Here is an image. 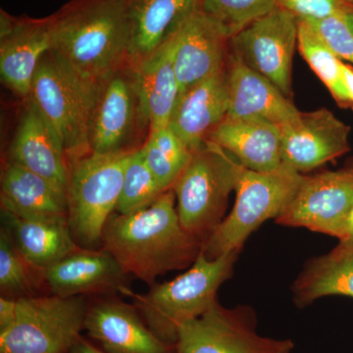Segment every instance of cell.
I'll return each mask as SVG.
<instances>
[{"label": "cell", "mask_w": 353, "mask_h": 353, "mask_svg": "<svg viewBox=\"0 0 353 353\" xmlns=\"http://www.w3.org/2000/svg\"><path fill=\"white\" fill-rule=\"evenodd\" d=\"M303 174L283 164L276 170L256 172L243 167L236 185L231 212L202 243L209 259L241 252L245 241L266 221L276 220L296 196Z\"/></svg>", "instance_id": "5"}, {"label": "cell", "mask_w": 353, "mask_h": 353, "mask_svg": "<svg viewBox=\"0 0 353 353\" xmlns=\"http://www.w3.org/2000/svg\"><path fill=\"white\" fill-rule=\"evenodd\" d=\"M175 36L174 64L180 94L226 66L231 37L199 9L183 21Z\"/></svg>", "instance_id": "15"}, {"label": "cell", "mask_w": 353, "mask_h": 353, "mask_svg": "<svg viewBox=\"0 0 353 353\" xmlns=\"http://www.w3.org/2000/svg\"><path fill=\"white\" fill-rule=\"evenodd\" d=\"M94 81L53 50L41 57L32 79L30 101L57 134L68 162L90 153L88 122Z\"/></svg>", "instance_id": "6"}, {"label": "cell", "mask_w": 353, "mask_h": 353, "mask_svg": "<svg viewBox=\"0 0 353 353\" xmlns=\"http://www.w3.org/2000/svg\"><path fill=\"white\" fill-rule=\"evenodd\" d=\"M52 48L51 16L32 18L0 10L1 81L18 97H29L41 57Z\"/></svg>", "instance_id": "13"}, {"label": "cell", "mask_w": 353, "mask_h": 353, "mask_svg": "<svg viewBox=\"0 0 353 353\" xmlns=\"http://www.w3.org/2000/svg\"><path fill=\"white\" fill-rule=\"evenodd\" d=\"M132 152H90L69 161L68 226L76 243L85 250L102 243L104 227L115 212Z\"/></svg>", "instance_id": "8"}, {"label": "cell", "mask_w": 353, "mask_h": 353, "mask_svg": "<svg viewBox=\"0 0 353 353\" xmlns=\"http://www.w3.org/2000/svg\"><path fill=\"white\" fill-rule=\"evenodd\" d=\"M3 215L20 252L39 272L81 248L67 222L22 219L6 212Z\"/></svg>", "instance_id": "26"}, {"label": "cell", "mask_w": 353, "mask_h": 353, "mask_svg": "<svg viewBox=\"0 0 353 353\" xmlns=\"http://www.w3.org/2000/svg\"><path fill=\"white\" fill-rule=\"evenodd\" d=\"M141 150L146 165L165 190L174 187L192 155L169 126L150 132Z\"/></svg>", "instance_id": "28"}, {"label": "cell", "mask_w": 353, "mask_h": 353, "mask_svg": "<svg viewBox=\"0 0 353 353\" xmlns=\"http://www.w3.org/2000/svg\"><path fill=\"white\" fill-rule=\"evenodd\" d=\"M309 23L341 59L353 63V31L345 13Z\"/></svg>", "instance_id": "32"}, {"label": "cell", "mask_w": 353, "mask_h": 353, "mask_svg": "<svg viewBox=\"0 0 353 353\" xmlns=\"http://www.w3.org/2000/svg\"><path fill=\"white\" fill-rule=\"evenodd\" d=\"M281 130L282 163L303 175L350 150V127L326 108L301 112L296 122Z\"/></svg>", "instance_id": "14"}, {"label": "cell", "mask_w": 353, "mask_h": 353, "mask_svg": "<svg viewBox=\"0 0 353 353\" xmlns=\"http://www.w3.org/2000/svg\"><path fill=\"white\" fill-rule=\"evenodd\" d=\"M102 245L127 275L150 285L168 272L189 269L202 250V241L183 229L173 188L137 212H114Z\"/></svg>", "instance_id": "1"}, {"label": "cell", "mask_w": 353, "mask_h": 353, "mask_svg": "<svg viewBox=\"0 0 353 353\" xmlns=\"http://www.w3.org/2000/svg\"><path fill=\"white\" fill-rule=\"evenodd\" d=\"M150 123L138 71L127 62L94 81L88 122L90 152L118 154L145 145Z\"/></svg>", "instance_id": "4"}, {"label": "cell", "mask_w": 353, "mask_h": 353, "mask_svg": "<svg viewBox=\"0 0 353 353\" xmlns=\"http://www.w3.org/2000/svg\"><path fill=\"white\" fill-rule=\"evenodd\" d=\"M297 38L299 21L276 7L232 37L230 50L292 99V58Z\"/></svg>", "instance_id": "11"}, {"label": "cell", "mask_w": 353, "mask_h": 353, "mask_svg": "<svg viewBox=\"0 0 353 353\" xmlns=\"http://www.w3.org/2000/svg\"><path fill=\"white\" fill-rule=\"evenodd\" d=\"M243 166L220 146L206 141L192 152L173 190L183 229L202 241L226 217L230 194Z\"/></svg>", "instance_id": "7"}, {"label": "cell", "mask_w": 353, "mask_h": 353, "mask_svg": "<svg viewBox=\"0 0 353 353\" xmlns=\"http://www.w3.org/2000/svg\"><path fill=\"white\" fill-rule=\"evenodd\" d=\"M17 313V299H0V332L8 329L15 321Z\"/></svg>", "instance_id": "34"}, {"label": "cell", "mask_w": 353, "mask_h": 353, "mask_svg": "<svg viewBox=\"0 0 353 353\" xmlns=\"http://www.w3.org/2000/svg\"><path fill=\"white\" fill-rule=\"evenodd\" d=\"M32 270L36 269L24 259L12 234L8 230L2 229L0 233V290L2 294L8 296L27 294L36 282Z\"/></svg>", "instance_id": "31"}, {"label": "cell", "mask_w": 353, "mask_h": 353, "mask_svg": "<svg viewBox=\"0 0 353 353\" xmlns=\"http://www.w3.org/2000/svg\"><path fill=\"white\" fill-rule=\"evenodd\" d=\"M175 34L136 67L150 132L168 127L180 97L174 55Z\"/></svg>", "instance_id": "25"}, {"label": "cell", "mask_w": 353, "mask_h": 353, "mask_svg": "<svg viewBox=\"0 0 353 353\" xmlns=\"http://www.w3.org/2000/svg\"><path fill=\"white\" fill-rule=\"evenodd\" d=\"M290 339L263 336L250 305L226 308L219 303L179 330L174 353H292Z\"/></svg>", "instance_id": "10"}, {"label": "cell", "mask_w": 353, "mask_h": 353, "mask_svg": "<svg viewBox=\"0 0 353 353\" xmlns=\"http://www.w3.org/2000/svg\"><path fill=\"white\" fill-rule=\"evenodd\" d=\"M345 17H347V20L348 24H350V27H352L353 31V7L347 6V10H345Z\"/></svg>", "instance_id": "38"}, {"label": "cell", "mask_w": 353, "mask_h": 353, "mask_svg": "<svg viewBox=\"0 0 353 353\" xmlns=\"http://www.w3.org/2000/svg\"><path fill=\"white\" fill-rule=\"evenodd\" d=\"M50 16L51 50L88 80L129 62V0H70Z\"/></svg>", "instance_id": "2"}, {"label": "cell", "mask_w": 353, "mask_h": 353, "mask_svg": "<svg viewBox=\"0 0 353 353\" xmlns=\"http://www.w3.org/2000/svg\"><path fill=\"white\" fill-rule=\"evenodd\" d=\"M240 253L233 252L209 259L201 250L185 273L163 284L152 285L146 294H134L127 287L120 292L131 297L137 310L158 338L175 345L181 327L201 317L218 303V290L233 276Z\"/></svg>", "instance_id": "3"}, {"label": "cell", "mask_w": 353, "mask_h": 353, "mask_svg": "<svg viewBox=\"0 0 353 353\" xmlns=\"http://www.w3.org/2000/svg\"><path fill=\"white\" fill-rule=\"evenodd\" d=\"M85 331L106 353H174L153 333L136 307L120 301H102L88 308Z\"/></svg>", "instance_id": "19"}, {"label": "cell", "mask_w": 353, "mask_h": 353, "mask_svg": "<svg viewBox=\"0 0 353 353\" xmlns=\"http://www.w3.org/2000/svg\"><path fill=\"white\" fill-rule=\"evenodd\" d=\"M7 161L48 179L67 192L69 162L63 145L28 99L9 148Z\"/></svg>", "instance_id": "17"}, {"label": "cell", "mask_w": 353, "mask_h": 353, "mask_svg": "<svg viewBox=\"0 0 353 353\" xmlns=\"http://www.w3.org/2000/svg\"><path fill=\"white\" fill-rule=\"evenodd\" d=\"M165 192L148 168L139 148L132 153L127 165L115 212L120 214L137 212L150 206Z\"/></svg>", "instance_id": "29"}, {"label": "cell", "mask_w": 353, "mask_h": 353, "mask_svg": "<svg viewBox=\"0 0 353 353\" xmlns=\"http://www.w3.org/2000/svg\"><path fill=\"white\" fill-rule=\"evenodd\" d=\"M297 48L341 108H352L343 61L307 21H299Z\"/></svg>", "instance_id": "27"}, {"label": "cell", "mask_w": 353, "mask_h": 353, "mask_svg": "<svg viewBox=\"0 0 353 353\" xmlns=\"http://www.w3.org/2000/svg\"><path fill=\"white\" fill-rule=\"evenodd\" d=\"M88 310L82 296L19 297L15 321L0 332V353H68Z\"/></svg>", "instance_id": "9"}, {"label": "cell", "mask_w": 353, "mask_h": 353, "mask_svg": "<svg viewBox=\"0 0 353 353\" xmlns=\"http://www.w3.org/2000/svg\"><path fill=\"white\" fill-rule=\"evenodd\" d=\"M352 204L353 157L336 170L304 175L296 196L275 222L338 239Z\"/></svg>", "instance_id": "12"}, {"label": "cell", "mask_w": 353, "mask_h": 353, "mask_svg": "<svg viewBox=\"0 0 353 353\" xmlns=\"http://www.w3.org/2000/svg\"><path fill=\"white\" fill-rule=\"evenodd\" d=\"M347 6L343 0H277V7L308 22L345 13Z\"/></svg>", "instance_id": "33"}, {"label": "cell", "mask_w": 353, "mask_h": 353, "mask_svg": "<svg viewBox=\"0 0 353 353\" xmlns=\"http://www.w3.org/2000/svg\"><path fill=\"white\" fill-rule=\"evenodd\" d=\"M338 240L339 241L353 240V204L343 221Z\"/></svg>", "instance_id": "35"}, {"label": "cell", "mask_w": 353, "mask_h": 353, "mask_svg": "<svg viewBox=\"0 0 353 353\" xmlns=\"http://www.w3.org/2000/svg\"><path fill=\"white\" fill-rule=\"evenodd\" d=\"M227 68L230 94L227 116L264 120L281 129L299 119L301 111L297 110L292 99L285 97L270 81L250 68L231 50Z\"/></svg>", "instance_id": "18"}, {"label": "cell", "mask_w": 353, "mask_h": 353, "mask_svg": "<svg viewBox=\"0 0 353 353\" xmlns=\"http://www.w3.org/2000/svg\"><path fill=\"white\" fill-rule=\"evenodd\" d=\"M230 108L227 64L179 97L169 127L190 152L204 145L209 134L227 117Z\"/></svg>", "instance_id": "16"}, {"label": "cell", "mask_w": 353, "mask_h": 353, "mask_svg": "<svg viewBox=\"0 0 353 353\" xmlns=\"http://www.w3.org/2000/svg\"><path fill=\"white\" fill-rule=\"evenodd\" d=\"M277 7V0H201L199 10L222 26L230 37Z\"/></svg>", "instance_id": "30"}, {"label": "cell", "mask_w": 353, "mask_h": 353, "mask_svg": "<svg viewBox=\"0 0 353 353\" xmlns=\"http://www.w3.org/2000/svg\"><path fill=\"white\" fill-rule=\"evenodd\" d=\"M343 77H345V83L347 85L348 94H350V101H352V108L353 110V68L350 65H343Z\"/></svg>", "instance_id": "37"}, {"label": "cell", "mask_w": 353, "mask_h": 353, "mask_svg": "<svg viewBox=\"0 0 353 353\" xmlns=\"http://www.w3.org/2000/svg\"><path fill=\"white\" fill-rule=\"evenodd\" d=\"M127 274L108 250L80 248L41 271L53 294L81 296L92 292L121 290Z\"/></svg>", "instance_id": "21"}, {"label": "cell", "mask_w": 353, "mask_h": 353, "mask_svg": "<svg viewBox=\"0 0 353 353\" xmlns=\"http://www.w3.org/2000/svg\"><path fill=\"white\" fill-rule=\"evenodd\" d=\"M343 2L347 4V6L353 7V0H343Z\"/></svg>", "instance_id": "39"}, {"label": "cell", "mask_w": 353, "mask_h": 353, "mask_svg": "<svg viewBox=\"0 0 353 353\" xmlns=\"http://www.w3.org/2000/svg\"><path fill=\"white\" fill-rule=\"evenodd\" d=\"M201 0H129V62L139 65L199 9Z\"/></svg>", "instance_id": "23"}, {"label": "cell", "mask_w": 353, "mask_h": 353, "mask_svg": "<svg viewBox=\"0 0 353 353\" xmlns=\"http://www.w3.org/2000/svg\"><path fill=\"white\" fill-rule=\"evenodd\" d=\"M68 353H106L104 350H99L97 347L81 338L75 345L69 350Z\"/></svg>", "instance_id": "36"}, {"label": "cell", "mask_w": 353, "mask_h": 353, "mask_svg": "<svg viewBox=\"0 0 353 353\" xmlns=\"http://www.w3.org/2000/svg\"><path fill=\"white\" fill-rule=\"evenodd\" d=\"M206 141L231 153L250 170L270 172L282 165V130L267 121L227 116Z\"/></svg>", "instance_id": "22"}, {"label": "cell", "mask_w": 353, "mask_h": 353, "mask_svg": "<svg viewBox=\"0 0 353 353\" xmlns=\"http://www.w3.org/2000/svg\"><path fill=\"white\" fill-rule=\"evenodd\" d=\"M292 292L299 308L307 307L325 296L353 299V240L340 241L331 252L306 261Z\"/></svg>", "instance_id": "24"}, {"label": "cell", "mask_w": 353, "mask_h": 353, "mask_svg": "<svg viewBox=\"0 0 353 353\" xmlns=\"http://www.w3.org/2000/svg\"><path fill=\"white\" fill-rule=\"evenodd\" d=\"M1 208L22 219L68 223L66 190L10 161L2 171Z\"/></svg>", "instance_id": "20"}]
</instances>
